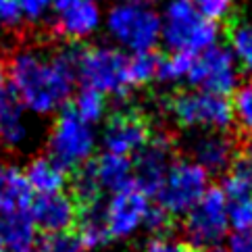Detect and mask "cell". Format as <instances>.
I'll list each match as a JSON object with an SVG mask.
<instances>
[{
	"instance_id": "1",
	"label": "cell",
	"mask_w": 252,
	"mask_h": 252,
	"mask_svg": "<svg viewBox=\"0 0 252 252\" xmlns=\"http://www.w3.org/2000/svg\"><path fill=\"white\" fill-rule=\"evenodd\" d=\"M77 50L63 48L55 55L19 50L6 65L11 92L25 111L52 115L65 109L77 79Z\"/></svg>"
},
{
	"instance_id": "2",
	"label": "cell",
	"mask_w": 252,
	"mask_h": 252,
	"mask_svg": "<svg viewBox=\"0 0 252 252\" xmlns=\"http://www.w3.org/2000/svg\"><path fill=\"white\" fill-rule=\"evenodd\" d=\"M219 40L217 23L194 6L192 0H169L160 17V42L171 52L200 55Z\"/></svg>"
},
{
	"instance_id": "3",
	"label": "cell",
	"mask_w": 252,
	"mask_h": 252,
	"mask_svg": "<svg viewBox=\"0 0 252 252\" xmlns=\"http://www.w3.org/2000/svg\"><path fill=\"white\" fill-rule=\"evenodd\" d=\"M129 55L109 48L90 46L77 50V79L82 88H92L102 96L125 98L129 94L131 84L127 77Z\"/></svg>"
},
{
	"instance_id": "4",
	"label": "cell",
	"mask_w": 252,
	"mask_h": 252,
	"mask_svg": "<svg viewBox=\"0 0 252 252\" xmlns=\"http://www.w3.org/2000/svg\"><path fill=\"white\" fill-rule=\"evenodd\" d=\"M106 30L131 55L152 52L160 44V15L150 4L117 2L106 15Z\"/></svg>"
},
{
	"instance_id": "5",
	"label": "cell",
	"mask_w": 252,
	"mask_h": 252,
	"mask_svg": "<svg viewBox=\"0 0 252 252\" xmlns=\"http://www.w3.org/2000/svg\"><path fill=\"white\" fill-rule=\"evenodd\" d=\"M169 113L184 129L225 131L233 123V111L227 98L202 90H184L171 96Z\"/></svg>"
},
{
	"instance_id": "6",
	"label": "cell",
	"mask_w": 252,
	"mask_h": 252,
	"mask_svg": "<svg viewBox=\"0 0 252 252\" xmlns=\"http://www.w3.org/2000/svg\"><path fill=\"white\" fill-rule=\"evenodd\" d=\"M206 192H209V173L192 158H179L169 167L155 196L158 200L157 206L169 217H182L200 202Z\"/></svg>"
},
{
	"instance_id": "7",
	"label": "cell",
	"mask_w": 252,
	"mask_h": 252,
	"mask_svg": "<svg viewBox=\"0 0 252 252\" xmlns=\"http://www.w3.org/2000/svg\"><path fill=\"white\" fill-rule=\"evenodd\" d=\"M94 127L82 121L71 106L63 109L48 136V157L65 169H82L94 157Z\"/></svg>"
},
{
	"instance_id": "8",
	"label": "cell",
	"mask_w": 252,
	"mask_h": 252,
	"mask_svg": "<svg viewBox=\"0 0 252 252\" xmlns=\"http://www.w3.org/2000/svg\"><path fill=\"white\" fill-rule=\"evenodd\" d=\"M184 229L194 248L206 250L221 244L229 229L227 196L221 188H209L200 202L186 215Z\"/></svg>"
},
{
	"instance_id": "9",
	"label": "cell",
	"mask_w": 252,
	"mask_h": 252,
	"mask_svg": "<svg viewBox=\"0 0 252 252\" xmlns=\"http://www.w3.org/2000/svg\"><path fill=\"white\" fill-rule=\"evenodd\" d=\"M188 84L194 90L227 98L240 88V67L233 59L229 46L215 44L209 50L196 55Z\"/></svg>"
},
{
	"instance_id": "10",
	"label": "cell",
	"mask_w": 252,
	"mask_h": 252,
	"mask_svg": "<svg viewBox=\"0 0 252 252\" xmlns=\"http://www.w3.org/2000/svg\"><path fill=\"white\" fill-rule=\"evenodd\" d=\"M150 209L152 204L148 200V194L136 184L111 194V200L104 206V219L109 225L111 238H131L140 227L146 225Z\"/></svg>"
},
{
	"instance_id": "11",
	"label": "cell",
	"mask_w": 252,
	"mask_h": 252,
	"mask_svg": "<svg viewBox=\"0 0 252 252\" xmlns=\"http://www.w3.org/2000/svg\"><path fill=\"white\" fill-rule=\"evenodd\" d=\"M152 138L146 117L136 111L115 113L104 125L102 146L104 152H113L119 157H136Z\"/></svg>"
},
{
	"instance_id": "12",
	"label": "cell",
	"mask_w": 252,
	"mask_h": 252,
	"mask_svg": "<svg viewBox=\"0 0 252 252\" xmlns=\"http://www.w3.org/2000/svg\"><path fill=\"white\" fill-rule=\"evenodd\" d=\"M55 30L67 40H84L102 23L98 0H52Z\"/></svg>"
},
{
	"instance_id": "13",
	"label": "cell",
	"mask_w": 252,
	"mask_h": 252,
	"mask_svg": "<svg viewBox=\"0 0 252 252\" xmlns=\"http://www.w3.org/2000/svg\"><path fill=\"white\" fill-rule=\"evenodd\" d=\"M173 160L171 142L165 136H152L133 160V184L142 188L148 196L157 194Z\"/></svg>"
},
{
	"instance_id": "14",
	"label": "cell",
	"mask_w": 252,
	"mask_h": 252,
	"mask_svg": "<svg viewBox=\"0 0 252 252\" xmlns=\"http://www.w3.org/2000/svg\"><path fill=\"white\" fill-rule=\"evenodd\" d=\"M30 217L33 219L38 231L52 236H67V231L77 223L79 209L73 196L69 194H48L38 196L30 206Z\"/></svg>"
},
{
	"instance_id": "15",
	"label": "cell",
	"mask_w": 252,
	"mask_h": 252,
	"mask_svg": "<svg viewBox=\"0 0 252 252\" xmlns=\"http://www.w3.org/2000/svg\"><path fill=\"white\" fill-rule=\"evenodd\" d=\"M190 155L206 173H223L236 160V142L227 131H200L190 140Z\"/></svg>"
},
{
	"instance_id": "16",
	"label": "cell",
	"mask_w": 252,
	"mask_h": 252,
	"mask_svg": "<svg viewBox=\"0 0 252 252\" xmlns=\"http://www.w3.org/2000/svg\"><path fill=\"white\" fill-rule=\"evenodd\" d=\"M0 242L4 252H38V227L30 211L0 215Z\"/></svg>"
},
{
	"instance_id": "17",
	"label": "cell",
	"mask_w": 252,
	"mask_h": 252,
	"mask_svg": "<svg viewBox=\"0 0 252 252\" xmlns=\"http://www.w3.org/2000/svg\"><path fill=\"white\" fill-rule=\"evenodd\" d=\"M90 167L102 192L115 194L133 184V163L127 157L102 152L100 157L90 160Z\"/></svg>"
},
{
	"instance_id": "18",
	"label": "cell",
	"mask_w": 252,
	"mask_h": 252,
	"mask_svg": "<svg viewBox=\"0 0 252 252\" xmlns=\"http://www.w3.org/2000/svg\"><path fill=\"white\" fill-rule=\"evenodd\" d=\"M23 177L33 194L48 196L63 192V188L67 184V169L61 167L50 157H38L30 160V165L23 171Z\"/></svg>"
},
{
	"instance_id": "19",
	"label": "cell",
	"mask_w": 252,
	"mask_h": 252,
	"mask_svg": "<svg viewBox=\"0 0 252 252\" xmlns=\"http://www.w3.org/2000/svg\"><path fill=\"white\" fill-rule=\"evenodd\" d=\"M33 192L21 171L0 163V215L30 211Z\"/></svg>"
},
{
	"instance_id": "20",
	"label": "cell",
	"mask_w": 252,
	"mask_h": 252,
	"mask_svg": "<svg viewBox=\"0 0 252 252\" xmlns=\"http://www.w3.org/2000/svg\"><path fill=\"white\" fill-rule=\"evenodd\" d=\"M75 227H77V236H75L77 244L86 250L102 248L104 244H109V240H113L104 219V209H100V204L82 209V215L77 217Z\"/></svg>"
},
{
	"instance_id": "21",
	"label": "cell",
	"mask_w": 252,
	"mask_h": 252,
	"mask_svg": "<svg viewBox=\"0 0 252 252\" xmlns=\"http://www.w3.org/2000/svg\"><path fill=\"white\" fill-rule=\"evenodd\" d=\"M30 138V125L25 119V109L13 96L0 106V144L6 148H19Z\"/></svg>"
},
{
	"instance_id": "22",
	"label": "cell",
	"mask_w": 252,
	"mask_h": 252,
	"mask_svg": "<svg viewBox=\"0 0 252 252\" xmlns=\"http://www.w3.org/2000/svg\"><path fill=\"white\" fill-rule=\"evenodd\" d=\"M223 194L227 200L236 198H252V158H236L227 169V175L223 179Z\"/></svg>"
},
{
	"instance_id": "23",
	"label": "cell",
	"mask_w": 252,
	"mask_h": 252,
	"mask_svg": "<svg viewBox=\"0 0 252 252\" xmlns=\"http://www.w3.org/2000/svg\"><path fill=\"white\" fill-rule=\"evenodd\" d=\"M71 109H73V113L79 117V119L94 127V125L100 123L106 115V96H102L100 92H96L92 88H82L75 94Z\"/></svg>"
},
{
	"instance_id": "24",
	"label": "cell",
	"mask_w": 252,
	"mask_h": 252,
	"mask_svg": "<svg viewBox=\"0 0 252 252\" xmlns=\"http://www.w3.org/2000/svg\"><path fill=\"white\" fill-rule=\"evenodd\" d=\"M194 59H196V55H190V52H169V55L160 57L157 79L158 82H165V84H177V82H182V79L188 82Z\"/></svg>"
},
{
	"instance_id": "25",
	"label": "cell",
	"mask_w": 252,
	"mask_h": 252,
	"mask_svg": "<svg viewBox=\"0 0 252 252\" xmlns=\"http://www.w3.org/2000/svg\"><path fill=\"white\" fill-rule=\"evenodd\" d=\"M158 63H160V55L152 52H136V55H129V63H127V77L131 88L138 86H146L152 79H157L158 73Z\"/></svg>"
},
{
	"instance_id": "26",
	"label": "cell",
	"mask_w": 252,
	"mask_h": 252,
	"mask_svg": "<svg viewBox=\"0 0 252 252\" xmlns=\"http://www.w3.org/2000/svg\"><path fill=\"white\" fill-rule=\"evenodd\" d=\"M229 50L238 67L252 73V25L236 23L229 28Z\"/></svg>"
},
{
	"instance_id": "27",
	"label": "cell",
	"mask_w": 252,
	"mask_h": 252,
	"mask_svg": "<svg viewBox=\"0 0 252 252\" xmlns=\"http://www.w3.org/2000/svg\"><path fill=\"white\" fill-rule=\"evenodd\" d=\"M73 194H75V202L82 204V209L86 206H94V204H100V186H98L96 177L92 173V167L84 165L82 169H77V175H75V182H73Z\"/></svg>"
},
{
	"instance_id": "28",
	"label": "cell",
	"mask_w": 252,
	"mask_h": 252,
	"mask_svg": "<svg viewBox=\"0 0 252 252\" xmlns=\"http://www.w3.org/2000/svg\"><path fill=\"white\" fill-rule=\"evenodd\" d=\"M231 111H233V121L244 131L252 133V82L242 84L233 92Z\"/></svg>"
},
{
	"instance_id": "29",
	"label": "cell",
	"mask_w": 252,
	"mask_h": 252,
	"mask_svg": "<svg viewBox=\"0 0 252 252\" xmlns=\"http://www.w3.org/2000/svg\"><path fill=\"white\" fill-rule=\"evenodd\" d=\"M229 227L238 233H252V198L227 200Z\"/></svg>"
},
{
	"instance_id": "30",
	"label": "cell",
	"mask_w": 252,
	"mask_h": 252,
	"mask_svg": "<svg viewBox=\"0 0 252 252\" xmlns=\"http://www.w3.org/2000/svg\"><path fill=\"white\" fill-rule=\"evenodd\" d=\"M144 252H196V248L190 242L177 240L173 236H165V233H158V236L152 238Z\"/></svg>"
},
{
	"instance_id": "31",
	"label": "cell",
	"mask_w": 252,
	"mask_h": 252,
	"mask_svg": "<svg viewBox=\"0 0 252 252\" xmlns=\"http://www.w3.org/2000/svg\"><path fill=\"white\" fill-rule=\"evenodd\" d=\"M38 252H84V248L77 244L73 236H52L46 238L38 246Z\"/></svg>"
},
{
	"instance_id": "32",
	"label": "cell",
	"mask_w": 252,
	"mask_h": 252,
	"mask_svg": "<svg viewBox=\"0 0 252 252\" xmlns=\"http://www.w3.org/2000/svg\"><path fill=\"white\" fill-rule=\"evenodd\" d=\"M17 4L21 8L23 19L32 23H38L44 15L52 8V0H17Z\"/></svg>"
},
{
	"instance_id": "33",
	"label": "cell",
	"mask_w": 252,
	"mask_h": 252,
	"mask_svg": "<svg viewBox=\"0 0 252 252\" xmlns=\"http://www.w3.org/2000/svg\"><path fill=\"white\" fill-rule=\"evenodd\" d=\"M21 21L23 15L17 0H0V25L2 28H17Z\"/></svg>"
},
{
	"instance_id": "34",
	"label": "cell",
	"mask_w": 252,
	"mask_h": 252,
	"mask_svg": "<svg viewBox=\"0 0 252 252\" xmlns=\"http://www.w3.org/2000/svg\"><path fill=\"white\" fill-rule=\"evenodd\" d=\"M227 252H252V233H238L233 231L227 238Z\"/></svg>"
},
{
	"instance_id": "35",
	"label": "cell",
	"mask_w": 252,
	"mask_h": 252,
	"mask_svg": "<svg viewBox=\"0 0 252 252\" xmlns=\"http://www.w3.org/2000/svg\"><path fill=\"white\" fill-rule=\"evenodd\" d=\"M169 215L163 211V209H158V206H152L150 213H148V219H146V225L144 227H148L150 231H157L160 233L165 227H167V223H169Z\"/></svg>"
},
{
	"instance_id": "36",
	"label": "cell",
	"mask_w": 252,
	"mask_h": 252,
	"mask_svg": "<svg viewBox=\"0 0 252 252\" xmlns=\"http://www.w3.org/2000/svg\"><path fill=\"white\" fill-rule=\"evenodd\" d=\"M13 98L11 92V84H8V75H6V67L0 63V106L4 102H8Z\"/></svg>"
},
{
	"instance_id": "37",
	"label": "cell",
	"mask_w": 252,
	"mask_h": 252,
	"mask_svg": "<svg viewBox=\"0 0 252 252\" xmlns=\"http://www.w3.org/2000/svg\"><path fill=\"white\" fill-rule=\"evenodd\" d=\"M119 2H125V4H150V0H119Z\"/></svg>"
},
{
	"instance_id": "38",
	"label": "cell",
	"mask_w": 252,
	"mask_h": 252,
	"mask_svg": "<svg viewBox=\"0 0 252 252\" xmlns=\"http://www.w3.org/2000/svg\"><path fill=\"white\" fill-rule=\"evenodd\" d=\"M204 252H227V250H225V246H221V244H219V246H211V248H206Z\"/></svg>"
},
{
	"instance_id": "39",
	"label": "cell",
	"mask_w": 252,
	"mask_h": 252,
	"mask_svg": "<svg viewBox=\"0 0 252 252\" xmlns=\"http://www.w3.org/2000/svg\"><path fill=\"white\" fill-rule=\"evenodd\" d=\"M246 150H248V158H252V136H250V140H248V146H246Z\"/></svg>"
},
{
	"instance_id": "40",
	"label": "cell",
	"mask_w": 252,
	"mask_h": 252,
	"mask_svg": "<svg viewBox=\"0 0 252 252\" xmlns=\"http://www.w3.org/2000/svg\"><path fill=\"white\" fill-rule=\"evenodd\" d=\"M0 252H4V246H2V242H0Z\"/></svg>"
}]
</instances>
